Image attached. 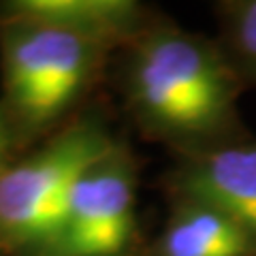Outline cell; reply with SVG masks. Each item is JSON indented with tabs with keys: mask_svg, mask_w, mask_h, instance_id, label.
Returning <instances> with one entry per match:
<instances>
[{
	"mask_svg": "<svg viewBox=\"0 0 256 256\" xmlns=\"http://www.w3.org/2000/svg\"><path fill=\"white\" fill-rule=\"evenodd\" d=\"M118 146L98 120H79L0 173V248L32 252L82 175Z\"/></svg>",
	"mask_w": 256,
	"mask_h": 256,
	"instance_id": "2",
	"label": "cell"
},
{
	"mask_svg": "<svg viewBox=\"0 0 256 256\" xmlns=\"http://www.w3.org/2000/svg\"><path fill=\"white\" fill-rule=\"evenodd\" d=\"M102 47L70 32L28 22H0L2 100L28 130L54 122L88 82Z\"/></svg>",
	"mask_w": 256,
	"mask_h": 256,
	"instance_id": "3",
	"label": "cell"
},
{
	"mask_svg": "<svg viewBox=\"0 0 256 256\" xmlns=\"http://www.w3.org/2000/svg\"><path fill=\"white\" fill-rule=\"evenodd\" d=\"M134 43L126 82L141 124L196 152L216 148L237 120L239 75L228 56L178 28L143 32Z\"/></svg>",
	"mask_w": 256,
	"mask_h": 256,
	"instance_id": "1",
	"label": "cell"
},
{
	"mask_svg": "<svg viewBox=\"0 0 256 256\" xmlns=\"http://www.w3.org/2000/svg\"><path fill=\"white\" fill-rule=\"evenodd\" d=\"M160 256H256V242L210 205L178 198L158 246Z\"/></svg>",
	"mask_w": 256,
	"mask_h": 256,
	"instance_id": "7",
	"label": "cell"
},
{
	"mask_svg": "<svg viewBox=\"0 0 256 256\" xmlns=\"http://www.w3.org/2000/svg\"><path fill=\"white\" fill-rule=\"evenodd\" d=\"M178 198L210 205L256 242V143L194 152L175 175Z\"/></svg>",
	"mask_w": 256,
	"mask_h": 256,
	"instance_id": "5",
	"label": "cell"
},
{
	"mask_svg": "<svg viewBox=\"0 0 256 256\" xmlns=\"http://www.w3.org/2000/svg\"><path fill=\"white\" fill-rule=\"evenodd\" d=\"M134 237V178L122 150L88 169L28 256H122Z\"/></svg>",
	"mask_w": 256,
	"mask_h": 256,
	"instance_id": "4",
	"label": "cell"
},
{
	"mask_svg": "<svg viewBox=\"0 0 256 256\" xmlns=\"http://www.w3.org/2000/svg\"><path fill=\"white\" fill-rule=\"evenodd\" d=\"M230 64L237 75L256 79V0L233 2L226 9Z\"/></svg>",
	"mask_w": 256,
	"mask_h": 256,
	"instance_id": "8",
	"label": "cell"
},
{
	"mask_svg": "<svg viewBox=\"0 0 256 256\" xmlns=\"http://www.w3.org/2000/svg\"><path fill=\"white\" fill-rule=\"evenodd\" d=\"M0 22H28L70 32L98 47L137 41L143 34V9L132 0H9Z\"/></svg>",
	"mask_w": 256,
	"mask_h": 256,
	"instance_id": "6",
	"label": "cell"
},
{
	"mask_svg": "<svg viewBox=\"0 0 256 256\" xmlns=\"http://www.w3.org/2000/svg\"><path fill=\"white\" fill-rule=\"evenodd\" d=\"M13 118L9 114L4 102H0V173L4 171L6 166V152H9L11 146V134H13Z\"/></svg>",
	"mask_w": 256,
	"mask_h": 256,
	"instance_id": "9",
	"label": "cell"
}]
</instances>
